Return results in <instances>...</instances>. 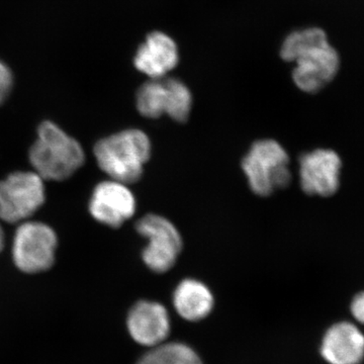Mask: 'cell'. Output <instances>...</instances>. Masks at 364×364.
I'll list each match as a JSON object with an SVG mask.
<instances>
[{
	"instance_id": "cell-7",
	"label": "cell",
	"mask_w": 364,
	"mask_h": 364,
	"mask_svg": "<svg viewBox=\"0 0 364 364\" xmlns=\"http://www.w3.org/2000/svg\"><path fill=\"white\" fill-rule=\"evenodd\" d=\"M136 230L147 239L142 259L152 272L164 273L176 264L182 250V238L176 227L162 215H144L136 224Z\"/></svg>"
},
{
	"instance_id": "cell-3",
	"label": "cell",
	"mask_w": 364,
	"mask_h": 364,
	"mask_svg": "<svg viewBox=\"0 0 364 364\" xmlns=\"http://www.w3.org/2000/svg\"><path fill=\"white\" fill-rule=\"evenodd\" d=\"M242 168L251 191L259 196H272L274 191L289 186L291 181L289 155L272 139L254 143L243 158Z\"/></svg>"
},
{
	"instance_id": "cell-17",
	"label": "cell",
	"mask_w": 364,
	"mask_h": 364,
	"mask_svg": "<svg viewBox=\"0 0 364 364\" xmlns=\"http://www.w3.org/2000/svg\"><path fill=\"white\" fill-rule=\"evenodd\" d=\"M13 87V74L0 62V105L6 100Z\"/></svg>"
},
{
	"instance_id": "cell-5",
	"label": "cell",
	"mask_w": 364,
	"mask_h": 364,
	"mask_svg": "<svg viewBox=\"0 0 364 364\" xmlns=\"http://www.w3.org/2000/svg\"><path fill=\"white\" fill-rule=\"evenodd\" d=\"M58 238L44 223L23 222L16 230L13 242V259L21 272L35 274L47 272L54 265Z\"/></svg>"
},
{
	"instance_id": "cell-6",
	"label": "cell",
	"mask_w": 364,
	"mask_h": 364,
	"mask_svg": "<svg viewBox=\"0 0 364 364\" xmlns=\"http://www.w3.org/2000/svg\"><path fill=\"white\" fill-rule=\"evenodd\" d=\"M46 200L44 179L32 171H16L0 181V219L11 224L25 222Z\"/></svg>"
},
{
	"instance_id": "cell-8",
	"label": "cell",
	"mask_w": 364,
	"mask_h": 364,
	"mask_svg": "<svg viewBox=\"0 0 364 364\" xmlns=\"http://www.w3.org/2000/svg\"><path fill=\"white\" fill-rule=\"evenodd\" d=\"M293 72L294 83L306 93H316L338 74L341 60L339 53L329 40L308 48L296 59Z\"/></svg>"
},
{
	"instance_id": "cell-15",
	"label": "cell",
	"mask_w": 364,
	"mask_h": 364,
	"mask_svg": "<svg viewBox=\"0 0 364 364\" xmlns=\"http://www.w3.org/2000/svg\"><path fill=\"white\" fill-rule=\"evenodd\" d=\"M136 364H203L191 347L178 342H164L151 348Z\"/></svg>"
},
{
	"instance_id": "cell-1",
	"label": "cell",
	"mask_w": 364,
	"mask_h": 364,
	"mask_svg": "<svg viewBox=\"0 0 364 364\" xmlns=\"http://www.w3.org/2000/svg\"><path fill=\"white\" fill-rule=\"evenodd\" d=\"M28 157L36 173L44 181H66L85 161L80 144L49 121L40 124Z\"/></svg>"
},
{
	"instance_id": "cell-10",
	"label": "cell",
	"mask_w": 364,
	"mask_h": 364,
	"mask_svg": "<svg viewBox=\"0 0 364 364\" xmlns=\"http://www.w3.org/2000/svg\"><path fill=\"white\" fill-rule=\"evenodd\" d=\"M341 159L336 152L317 149L299 159L301 186L306 195L331 196L338 191Z\"/></svg>"
},
{
	"instance_id": "cell-14",
	"label": "cell",
	"mask_w": 364,
	"mask_h": 364,
	"mask_svg": "<svg viewBox=\"0 0 364 364\" xmlns=\"http://www.w3.org/2000/svg\"><path fill=\"white\" fill-rule=\"evenodd\" d=\"M212 291L200 280H182L173 293V306L177 314L189 322L207 318L214 309Z\"/></svg>"
},
{
	"instance_id": "cell-16",
	"label": "cell",
	"mask_w": 364,
	"mask_h": 364,
	"mask_svg": "<svg viewBox=\"0 0 364 364\" xmlns=\"http://www.w3.org/2000/svg\"><path fill=\"white\" fill-rule=\"evenodd\" d=\"M325 41H328L327 33L322 28H309L291 33L282 44L280 57L284 61L294 62L308 48Z\"/></svg>"
},
{
	"instance_id": "cell-11",
	"label": "cell",
	"mask_w": 364,
	"mask_h": 364,
	"mask_svg": "<svg viewBox=\"0 0 364 364\" xmlns=\"http://www.w3.org/2000/svg\"><path fill=\"white\" fill-rule=\"evenodd\" d=\"M127 327L134 341L153 348L166 342L171 324L164 306L157 301H140L132 306Z\"/></svg>"
},
{
	"instance_id": "cell-4",
	"label": "cell",
	"mask_w": 364,
	"mask_h": 364,
	"mask_svg": "<svg viewBox=\"0 0 364 364\" xmlns=\"http://www.w3.org/2000/svg\"><path fill=\"white\" fill-rule=\"evenodd\" d=\"M193 95L188 86L177 79H151L136 93V109L149 119L168 116L179 123L188 121Z\"/></svg>"
},
{
	"instance_id": "cell-2",
	"label": "cell",
	"mask_w": 364,
	"mask_h": 364,
	"mask_svg": "<svg viewBox=\"0 0 364 364\" xmlns=\"http://www.w3.org/2000/svg\"><path fill=\"white\" fill-rule=\"evenodd\" d=\"M151 151L149 136L138 129H129L98 141L93 153L109 178L130 184L142 177Z\"/></svg>"
},
{
	"instance_id": "cell-12",
	"label": "cell",
	"mask_w": 364,
	"mask_h": 364,
	"mask_svg": "<svg viewBox=\"0 0 364 364\" xmlns=\"http://www.w3.org/2000/svg\"><path fill=\"white\" fill-rule=\"evenodd\" d=\"M321 354L330 364H361L364 359V335L352 323H337L326 332Z\"/></svg>"
},
{
	"instance_id": "cell-18",
	"label": "cell",
	"mask_w": 364,
	"mask_h": 364,
	"mask_svg": "<svg viewBox=\"0 0 364 364\" xmlns=\"http://www.w3.org/2000/svg\"><path fill=\"white\" fill-rule=\"evenodd\" d=\"M351 313L355 320L364 325V291L352 301Z\"/></svg>"
},
{
	"instance_id": "cell-13",
	"label": "cell",
	"mask_w": 364,
	"mask_h": 364,
	"mask_svg": "<svg viewBox=\"0 0 364 364\" xmlns=\"http://www.w3.org/2000/svg\"><path fill=\"white\" fill-rule=\"evenodd\" d=\"M178 63V49L174 41L160 32L150 33L138 49L134 64L151 79L164 77Z\"/></svg>"
},
{
	"instance_id": "cell-19",
	"label": "cell",
	"mask_w": 364,
	"mask_h": 364,
	"mask_svg": "<svg viewBox=\"0 0 364 364\" xmlns=\"http://www.w3.org/2000/svg\"><path fill=\"white\" fill-rule=\"evenodd\" d=\"M4 233L1 226H0V253L4 250Z\"/></svg>"
},
{
	"instance_id": "cell-9",
	"label": "cell",
	"mask_w": 364,
	"mask_h": 364,
	"mask_svg": "<svg viewBox=\"0 0 364 364\" xmlns=\"http://www.w3.org/2000/svg\"><path fill=\"white\" fill-rule=\"evenodd\" d=\"M136 202L128 184L117 181L100 182L91 196L90 212L93 219L111 228H119L135 215Z\"/></svg>"
}]
</instances>
